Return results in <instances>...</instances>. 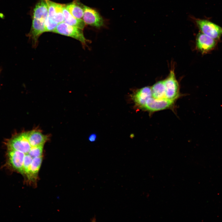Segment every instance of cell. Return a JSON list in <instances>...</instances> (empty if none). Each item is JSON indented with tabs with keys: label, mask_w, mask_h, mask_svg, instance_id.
<instances>
[{
	"label": "cell",
	"mask_w": 222,
	"mask_h": 222,
	"mask_svg": "<svg viewBox=\"0 0 222 222\" xmlns=\"http://www.w3.org/2000/svg\"><path fill=\"white\" fill-rule=\"evenodd\" d=\"M82 30L63 22L58 24L53 32L75 39L85 47L88 40L85 37Z\"/></svg>",
	"instance_id": "1"
},
{
	"label": "cell",
	"mask_w": 222,
	"mask_h": 222,
	"mask_svg": "<svg viewBox=\"0 0 222 222\" xmlns=\"http://www.w3.org/2000/svg\"><path fill=\"white\" fill-rule=\"evenodd\" d=\"M196 24L201 32L216 40L222 35V27L207 20L197 19Z\"/></svg>",
	"instance_id": "2"
},
{
	"label": "cell",
	"mask_w": 222,
	"mask_h": 222,
	"mask_svg": "<svg viewBox=\"0 0 222 222\" xmlns=\"http://www.w3.org/2000/svg\"><path fill=\"white\" fill-rule=\"evenodd\" d=\"M28 132H24L11 139L8 143L9 150L28 154L31 147L28 140Z\"/></svg>",
	"instance_id": "3"
},
{
	"label": "cell",
	"mask_w": 222,
	"mask_h": 222,
	"mask_svg": "<svg viewBox=\"0 0 222 222\" xmlns=\"http://www.w3.org/2000/svg\"><path fill=\"white\" fill-rule=\"evenodd\" d=\"M164 82L165 89V98L174 101L179 96V87L173 70L171 71Z\"/></svg>",
	"instance_id": "4"
},
{
	"label": "cell",
	"mask_w": 222,
	"mask_h": 222,
	"mask_svg": "<svg viewBox=\"0 0 222 222\" xmlns=\"http://www.w3.org/2000/svg\"><path fill=\"white\" fill-rule=\"evenodd\" d=\"M83 20L85 24L97 28L104 25V20L96 10L84 5Z\"/></svg>",
	"instance_id": "5"
},
{
	"label": "cell",
	"mask_w": 222,
	"mask_h": 222,
	"mask_svg": "<svg viewBox=\"0 0 222 222\" xmlns=\"http://www.w3.org/2000/svg\"><path fill=\"white\" fill-rule=\"evenodd\" d=\"M173 102L166 99H157L152 97L147 101L142 109L150 112L161 110L169 108Z\"/></svg>",
	"instance_id": "6"
},
{
	"label": "cell",
	"mask_w": 222,
	"mask_h": 222,
	"mask_svg": "<svg viewBox=\"0 0 222 222\" xmlns=\"http://www.w3.org/2000/svg\"><path fill=\"white\" fill-rule=\"evenodd\" d=\"M44 22L39 19L32 18L31 30L27 36L31 40L33 47H37L39 36L45 32Z\"/></svg>",
	"instance_id": "7"
},
{
	"label": "cell",
	"mask_w": 222,
	"mask_h": 222,
	"mask_svg": "<svg viewBox=\"0 0 222 222\" xmlns=\"http://www.w3.org/2000/svg\"><path fill=\"white\" fill-rule=\"evenodd\" d=\"M216 41L211 37L200 32L197 35L196 45L198 49L202 53L211 51L215 47Z\"/></svg>",
	"instance_id": "8"
},
{
	"label": "cell",
	"mask_w": 222,
	"mask_h": 222,
	"mask_svg": "<svg viewBox=\"0 0 222 222\" xmlns=\"http://www.w3.org/2000/svg\"><path fill=\"white\" fill-rule=\"evenodd\" d=\"M152 97L151 88L145 87L138 89L131 95L136 106L142 109L147 101Z\"/></svg>",
	"instance_id": "9"
},
{
	"label": "cell",
	"mask_w": 222,
	"mask_h": 222,
	"mask_svg": "<svg viewBox=\"0 0 222 222\" xmlns=\"http://www.w3.org/2000/svg\"><path fill=\"white\" fill-rule=\"evenodd\" d=\"M25 154L22 152L13 150H9L8 155L10 163L15 170L24 174L23 165Z\"/></svg>",
	"instance_id": "10"
},
{
	"label": "cell",
	"mask_w": 222,
	"mask_h": 222,
	"mask_svg": "<svg viewBox=\"0 0 222 222\" xmlns=\"http://www.w3.org/2000/svg\"><path fill=\"white\" fill-rule=\"evenodd\" d=\"M48 15V8L45 0H40L33 10L32 18H35L43 22Z\"/></svg>",
	"instance_id": "11"
},
{
	"label": "cell",
	"mask_w": 222,
	"mask_h": 222,
	"mask_svg": "<svg viewBox=\"0 0 222 222\" xmlns=\"http://www.w3.org/2000/svg\"><path fill=\"white\" fill-rule=\"evenodd\" d=\"M63 12L64 22L71 26L83 30L86 25L83 20L77 18L71 14L66 8L65 5L64 4L63 7Z\"/></svg>",
	"instance_id": "12"
},
{
	"label": "cell",
	"mask_w": 222,
	"mask_h": 222,
	"mask_svg": "<svg viewBox=\"0 0 222 222\" xmlns=\"http://www.w3.org/2000/svg\"><path fill=\"white\" fill-rule=\"evenodd\" d=\"M28 140L31 147L44 145L47 138L40 131L33 130L28 132Z\"/></svg>",
	"instance_id": "13"
},
{
	"label": "cell",
	"mask_w": 222,
	"mask_h": 222,
	"mask_svg": "<svg viewBox=\"0 0 222 222\" xmlns=\"http://www.w3.org/2000/svg\"><path fill=\"white\" fill-rule=\"evenodd\" d=\"M65 6L68 10L74 17L79 19L83 18L84 5L79 0H74Z\"/></svg>",
	"instance_id": "14"
},
{
	"label": "cell",
	"mask_w": 222,
	"mask_h": 222,
	"mask_svg": "<svg viewBox=\"0 0 222 222\" xmlns=\"http://www.w3.org/2000/svg\"><path fill=\"white\" fill-rule=\"evenodd\" d=\"M151 90L153 97L157 99H165L164 80L157 82L151 88Z\"/></svg>",
	"instance_id": "15"
},
{
	"label": "cell",
	"mask_w": 222,
	"mask_h": 222,
	"mask_svg": "<svg viewBox=\"0 0 222 222\" xmlns=\"http://www.w3.org/2000/svg\"><path fill=\"white\" fill-rule=\"evenodd\" d=\"M42 157L33 158L30 167L29 176L28 179H32L36 176L40 167Z\"/></svg>",
	"instance_id": "16"
},
{
	"label": "cell",
	"mask_w": 222,
	"mask_h": 222,
	"mask_svg": "<svg viewBox=\"0 0 222 222\" xmlns=\"http://www.w3.org/2000/svg\"><path fill=\"white\" fill-rule=\"evenodd\" d=\"M63 4H56V13L54 20L58 24L64 22V18L63 12Z\"/></svg>",
	"instance_id": "17"
},
{
	"label": "cell",
	"mask_w": 222,
	"mask_h": 222,
	"mask_svg": "<svg viewBox=\"0 0 222 222\" xmlns=\"http://www.w3.org/2000/svg\"><path fill=\"white\" fill-rule=\"evenodd\" d=\"M58 24L48 17L46 18L45 22V32H53Z\"/></svg>",
	"instance_id": "18"
},
{
	"label": "cell",
	"mask_w": 222,
	"mask_h": 222,
	"mask_svg": "<svg viewBox=\"0 0 222 222\" xmlns=\"http://www.w3.org/2000/svg\"><path fill=\"white\" fill-rule=\"evenodd\" d=\"M33 158L28 153L25 154L24 159L23 168L24 174L29 178L30 167Z\"/></svg>",
	"instance_id": "19"
},
{
	"label": "cell",
	"mask_w": 222,
	"mask_h": 222,
	"mask_svg": "<svg viewBox=\"0 0 222 222\" xmlns=\"http://www.w3.org/2000/svg\"><path fill=\"white\" fill-rule=\"evenodd\" d=\"M43 145L31 147L28 154L33 158L42 156Z\"/></svg>",
	"instance_id": "20"
},
{
	"label": "cell",
	"mask_w": 222,
	"mask_h": 222,
	"mask_svg": "<svg viewBox=\"0 0 222 222\" xmlns=\"http://www.w3.org/2000/svg\"><path fill=\"white\" fill-rule=\"evenodd\" d=\"M45 0L46 2L48 7V16L54 20V18L56 13V3L50 0Z\"/></svg>",
	"instance_id": "21"
},
{
	"label": "cell",
	"mask_w": 222,
	"mask_h": 222,
	"mask_svg": "<svg viewBox=\"0 0 222 222\" xmlns=\"http://www.w3.org/2000/svg\"><path fill=\"white\" fill-rule=\"evenodd\" d=\"M97 138V135L95 134H91L88 138L89 140L91 142H93L95 141Z\"/></svg>",
	"instance_id": "22"
},
{
	"label": "cell",
	"mask_w": 222,
	"mask_h": 222,
	"mask_svg": "<svg viewBox=\"0 0 222 222\" xmlns=\"http://www.w3.org/2000/svg\"><path fill=\"white\" fill-rule=\"evenodd\" d=\"M97 219L95 216L92 217L90 219L91 221L92 222H96L97 221Z\"/></svg>",
	"instance_id": "23"
},
{
	"label": "cell",
	"mask_w": 222,
	"mask_h": 222,
	"mask_svg": "<svg viewBox=\"0 0 222 222\" xmlns=\"http://www.w3.org/2000/svg\"><path fill=\"white\" fill-rule=\"evenodd\" d=\"M2 68L1 67H0V73H1V71H2Z\"/></svg>",
	"instance_id": "24"
}]
</instances>
